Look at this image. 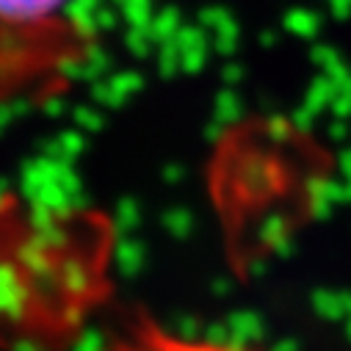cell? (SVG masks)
<instances>
[{
	"mask_svg": "<svg viewBox=\"0 0 351 351\" xmlns=\"http://www.w3.org/2000/svg\"><path fill=\"white\" fill-rule=\"evenodd\" d=\"M72 0H0V25L28 34H66Z\"/></svg>",
	"mask_w": 351,
	"mask_h": 351,
	"instance_id": "obj_1",
	"label": "cell"
}]
</instances>
